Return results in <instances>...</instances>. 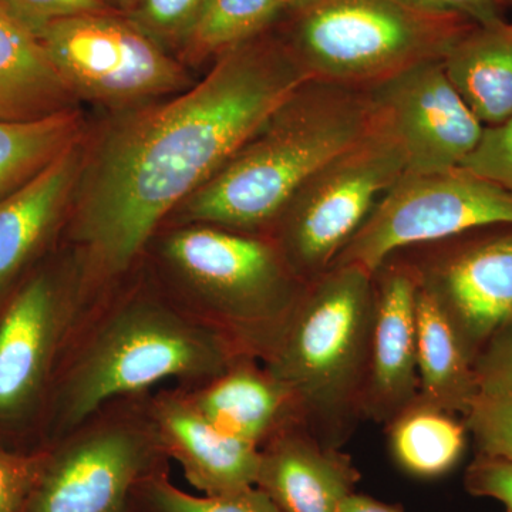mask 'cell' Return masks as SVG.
Masks as SVG:
<instances>
[{
  "instance_id": "cell-1",
  "label": "cell",
  "mask_w": 512,
  "mask_h": 512,
  "mask_svg": "<svg viewBox=\"0 0 512 512\" xmlns=\"http://www.w3.org/2000/svg\"><path fill=\"white\" fill-rule=\"evenodd\" d=\"M308 79L284 39L222 53L200 83L107 131L83 177L79 238L107 274L124 271L165 215L210 181Z\"/></svg>"
},
{
  "instance_id": "cell-2",
  "label": "cell",
  "mask_w": 512,
  "mask_h": 512,
  "mask_svg": "<svg viewBox=\"0 0 512 512\" xmlns=\"http://www.w3.org/2000/svg\"><path fill=\"white\" fill-rule=\"evenodd\" d=\"M375 127L367 89L306 80L184 202V218L245 234L276 224L295 192L319 168Z\"/></svg>"
},
{
  "instance_id": "cell-3",
  "label": "cell",
  "mask_w": 512,
  "mask_h": 512,
  "mask_svg": "<svg viewBox=\"0 0 512 512\" xmlns=\"http://www.w3.org/2000/svg\"><path fill=\"white\" fill-rule=\"evenodd\" d=\"M373 275L335 265L306 285L264 367L291 394L302 426L340 448L363 419Z\"/></svg>"
},
{
  "instance_id": "cell-4",
  "label": "cell",
  "mask_w": 512,
  "mask_h": 512,
  "mask_svg": "<svg viewBox=\"0 0 512 512\" xmlns=\"http://www.w3.org/2000/svg\"><path fill=\"white\" fill-rule=\"evenodd\" d=\"M244 353L210 322L184 318L151 302H134L111 316L52 399L49 423L66 433L121 394L163 380H210Z\"/></svg>"
},
{
  "instance_id": "cell-5",
  "label": "cell",
  "mask_w": 512,
  "mask_h": 512,
  "mask_svg": "<svg viewBox=\"0 0 512 512\" xmlns=\"http://www.w3.org/2000/svg\"><path fill=\"white\" fill-rule=\"evenodd\" d=\"M473 26L403 0H313L293 10L284 42L309 80L370 89L414 64L443 60Z\"/></svg>"
},
{
  "instance_id": "cell-6",
  "label": "cell",
  "mask_w": 512,
  "mask_h": 512,
  "mask_svg": "<svg viewBox=\"0 0 512 512\" xmlns=\"http://www.w3.org/2000/svg\"><path fill=\"white\" fill-rule=\"evenodd\" d=\"M164 249L210 313L211 325L244 355L264 360L306 288L275 242L197 224L171 235Z\"/></svg>"
},
{
  "instance_id": "cell-7",
  "label": "cell",
  "mask_w": 512,
  "mask_h": 512,
  "mask_svg": "<svg viewBox=\"0 0 512 512\" xmlns=\"http://www.w3.org/2000/svg\"><path fill=\"white\" fill-rule=\"evenodd\" d=\"M404 173L402 151L377 119L369 136L319 168L276 221L274 242L296 278L308 285L325 274Z\"/></svg>"
},
{
  "instance_id": "cell-8",
  "label": "cell",
  "mask_w": 512,
  "mask_h": 512,
  "mask_svg": "<svg viewBox=\"0 0 512 512\" xmlns=\"http://www.w3.org/2000/svg\"><path fill=\"white\" fill-rule=\"evenodd\" d=\"M498 224H512V192L500 185L463 167L404 173L377 201L332 266L356 265L373 275L404 248Z\"/></svg>"
},
{
  "instance_id": "cell-9",
  "label": "cell",
  "mask_w": 512,
  "mask_h": 512,
  "mask_svg": "<svg viewBox=\"0 0 512 512\" xmlns=\"http://www.w3.org/2000/svg\"><path fill=\"white\" fill-rule=\"evenodd\" d=\"M37 39L73 94L100 103L154 99L190 83L163 46L114 10L56 20Z\"/></svg>"
},
{
  "instance_id": "cell-10",
  "label": "cell",
  "mask_w": 512,
  "mask_h": 512,
  "mask_svg": "<svg viewBox=\"0 0 512 512\" xmlns=\"http://www.w3.org/2000/svg\"><path fill=\"white\" fill-rule=\"evenodd\" d=\"M67 312L62 286L46 272L0 301V444L26 436L45 413Z\"/></svg>"
},
{
  "instance_id": "cell-11",
  "label": "cell",
  "mask_w": 512,
  "mask_h": 512,
  "mask_svg": "<svg viewBox=\"0 0 512 512\" xmlns=\"http://www.w3.org/2000/svg\"><path fill=\"white\" fill-rule=\"evenodd\" d=\"M376 119L396 141L406 173L461 167L484 126L448 80L443 60L414 64L367 89Z\"/></svg>"
},
{
  "instance_id": "cell-12",
  "label": "cell",
  "mask_w": 512,
  "mask_h": 512,
  "mask_svg": "<svg viewBox=\"0 0 512 512\" xmlns=\"http://www.w3.org/2000/svg\"><path fill=\"white\" fill-rule=\"evenodd\" d=\"M426 264H414L420 285L433 296L476 362L512 315V224L488 225L440 242Z\"/></svg>"
},
{
  "instance_id": "cell-13",
  "label": "cell",
  "mask_w": 512,
  "mask_h": 512,
  "mask_svg": "<svg viewBox=\"0 0 512 512\" xmlns=\"http://www.w3.org/2000/svg\"><path fill=\"white\" fill-rule=\"evenodd\" d=\"M151 463L146 436L109 426L46 450L22 512H127Z\"/></svg>"
},
{
  "instance_id": "cell-14",
  "label": "cell",
  "mask_w": 512,
  "mask_h": 512,
  "mask_svg": "<svg viewBox=\"0 0 512 512\" xmlns=\"http://www.w3.org/2000/svg\"><path fill=\"white\" fill-rule=\"evenodd\" d=\"M419 286V271L410 262L387 259L373 274L363 419L387 424L419 396L416 359Z\"/></svg>"
},
{
  "instance_id": "cell-15",
  "label": "cell",
  "mask_w": 512,
  "mask_h": 512,
  "mask_svg": "<svg viewBox=\"0 0 512 512\" xmlns=\"http://www.w3.org/2000/svg\"><path fill=\"white\" fill-rule=\"evenodd\" d=\"M359 480L348 454L295 424L261 447L255 487L284 512H339Z\"/></svg>"
},
{
  "instance_id": "cell-16",
  "label": "cell",
  "mask_w": 512,
  "mask_h": 512,
  "mask_svg": "<svg viewBox=\"0 0 512 512\" xmlns=\"http://www.w3.org/2000/svg\"><path fill=\"white\" fill-rule=\"evenodd\" d=\"M158 443L205 495L255 487L261 448L218 429L190 397L163 396L153 410Z\"/></svg>"
},
{
  "instance_id": "cell-17",
  "label": "cell",
  "mask_w": 512,
  "mask_h": 512,
  "mask_svg": "<svg viewBox=\"0 0 512 512\" xmlns=\"http://www.w3.org/2000/svg\"><path fill=\"white\" fill-rule=\"evenodd\" d=\"M252 359L239 357L190 400L218 429L261 448L276 434L302 423L284 384Z\"/></svg>"
},
{
  "instance_id": "cell-18",
  "label": "cell",
  "mask_w": 512,
  "mask_h": 512,
  "mask_svg": "<svg viewBox=\"0 0 512 512\" xmlns=\"http://www.w3.org/2000/svg\"><path fill=\"white\" fill-rule=\"evenodd\" d=\"M77 144L0 198V296L42 247L79 178Z\"/></svg>"
},
{
  "instance_id": "cell-19",
  "label": "cell",
  "mask_w": 512,
  "mask_h": 512,
  "mask_svg": "<svg viewBox=\"0 0 512 512\" xmlns=\"http://www.w3.org/2000/svg\"><path fill=\"white\" fill-rule=\"evenodd\" d=\"M72 96L35 33L0 3V120L29 121L70 110Z\"/></svg>"
},
{
  "instance_id": "cell-20",
  "label": "cell",
  "mask_w": 512,
  "mask_h": 512,
  "mask_svg": "<svg viewBox=\"0 0 512 512\" xmlns=\"http://www.w3.org/2000/svg\"><path fill=\"white\" fill-rule=\"evenodd\" d=\"M444 70L484 127L512 120V22L473 26L443 59Z\"/></svg>"
},
{
  "instance_id": "cell-21",
  "label": "cell",
  "mask_w": 512,
  "mask_h": 512,
  "mask_svg": "<svg viewBox=\"0 0 512 512\" xmlns=\"http://www.w3.org/2000/svg\"><path fill=\"white\" fill-rule=\"evenodd\" d=\"M419 397L444 412L466 416L480 394L474 363L447 316L423 286L416 301Z\"/></svg>"
},
{
  "instance_id": "cell-22",
  "label": "cell",
  "mask_w": 512,
  "mask_h": 512,
  "mask_svg": "<svg viewBox=\"0 0 512 512\" xmlns=\"http://www.w3.org/2000/svg\"><path fill=\"white\" fill-rule=\"evenodd\" d=\"M386 426L390 453L410 476L429 480L446 476L466 451L468 430L463 417L419 396Z\"/></svg>"
},
{
  "instance_id": "cell-23",
  "label": "cell",
  "mask_w": 512,
  "mask_h": 512,
  "mask_svg": "<svg viewBox=\"0 0 512 512\" xmlns=\"http://www.w3.org/2000/svg\"><path fill=\"white\" fill-rule=\"evenodd\" d=\"M76 111L42 119L0 120V198L16 190L79 140Z\"/></svg>"
},
{
  "instance_id": "cell-24",
  "label": "cell",
  "mask_w": 512,
  "mask_h": 512,
  "mask_svg": "<svg viewBox=\"0 0 512 512\" xmlns=\"http://www.w3.org/2000/svg\"><path fill=\"white\" fill-rule=\"evenodd\" d=\"M284 10V0H205L184 42L188 56L222 55L265 33Z\"/></svg>"
},
{
  "instance_id": "cell-25",
  "label": "cell",
  "mask_w": 512,
  "mask_h": 512,
  "mask_svg": "<svg viewBox=\"0 0 512 512\" xmlns=\"http://www.w3.org/2000/svg\"><path fill=\"white\" fill-rule=\"evenodd\" d=\"M138 488L151 512H284L258 487L237 493L194 495L180 490L165 474L151 473Z\"/></svg>"
},
{
  "instance_id": "cell-26",
  "label": "cell",
  "mask_w": 512,
  "mask_h": 512,
  "mask_svg": "<svg viewBox=\"0 0 512 512\" xmlns=\"http://www.w3.org/2000/svg\"><path fill=\"white\" fill-rule=\"evenodd\" d=\"M463 420L476 454L512 463V392L478 394Z\"/></svg>"
},
{
  "instance_id": "cell-27",
  "label": "cell",
  "mask_w": 512,
  "mask_h": 512,
  "mask_svg": "<svg viewBox=\"0 0 512 512\" xmlns=\"http://www.w3.org/2000/svg\"><path fill=\"white\" fill-rule=\"evenodd\" d=\"M205 0H133L126 18L158 45L187 39Z\"/></svg>"
},
{
  "instance_id": "cell-28",
  "label": "cell",
  "mask_w": 512,
  "mask_h": 512,
  "mask_svg": "<svg viewBox=\"0 0 512 512\" xmlns=\"http://www.w3.org/2000/svg\"><path fill=\"white\" fill-rule=\"evenodd\" d=\"M46 450L20 451L0 444V512H22Z\"/></svg>"
},
{
  "instance_id": "cell-29",
  "label": "cell",
  "mask_w": 512,
  "mask_h": 512,
  "mask_svg": "<svg viewBox=\"0 0 512 512\" xmlns=\"http://www.w3.org/2000/svg\"><path fill=\"white\" fill-rule=\"evenodd\" d=\"M461 167L512 192V120L485 127L476 150Z\"/></svg>"
},
{
  "instance_id": "cell-30",
  "label": "cell",
  "mask_w": 512,
  "mask_h": 512,
  "mask_svg": "<svg viewBox=\"0 0 512 512\" xmlns=\"http://www.w3.org/2000/svg\"><path fill=\"white\" fill-rule=\"evenodd\" d=\"M0 3L36 36L56 20L113 10L106 0H0Z\"/></svg>"
},
{
  "instance_id": "cell-31",
  "label": "cell",
  "mask_w": 512,
  "mask_h": 512,
  "mask_svg": "<svg viewBox=\"0 0 512 512\" xmlns=\"http://www.w3.org/2000/svg\"><path fill=\"white\" fill-rule=\"evenodd\" d=\"M480 393L512 392V315L495 330L474 362Z\"/></svg>"
},
{
  "instance_id": "cell-32",
  "label": "cell",
  "mask_w": 512,
  "mask_h": 512,
  "mask_svg": "<svg viewBox=\"0 0 512 512\" xmlns=\"http://www.w3.org/2000/svg\"><path fill=\"white\" fill-rule=\"evenodd\" d=\"M464 487L474 497L494 498L512 510L511 461L476 454L464 474Z\"/></svg>"
},
{
  "instance_id": "cell-33",
  "label": "cell",
  "mask_w": 512,
  "mask_h": 512,
  "mask_svg": "<svg viewBox=\"0 0 512 512\" xmlns=\"http://www.w3.org/2000/svg\"><path fill=\"white\" fill-rule=\"evenodd\" d=\"M431 15L466 19L477 26H493L507 20L501 0H403Z\"/></svg>"
},
{
  "instance_id": "cell-34",
  "label": "cell",
  "mask_w": 512,
  "mask_h": 512,
  "mask_svg": "<svg viewBox=\"0 0 512 512\" xmlns=\"http://www.w3.org/2000/svg\"><path fill=\"white\" fill-rule=\"evenodd\" d=\"M339 512H403L396 505L382 503L367 495L352 494L343 501Z\"/></svg>"
},
{
  "instance_id": "cell-35",
  "label": "cell",
  "mask_w": 512,
  "mask_h": 512,
  "mask_svg": "<svg viewBox=\"0 0 512 512\" xmlns=\"http://www.w3.org/2000/svg\"><path fill=\"white\" fill-rule=\"evenodd\" d=\"M313 2V0H284L286 9H299L302 6L308 5V3Z\"/></svg>"
},
{
  "instance_id": "cell-36",
  "label": "cell",
  "mask_w": 512,
  "mask_h": 512,
  "mask_svg": "<svg viewBox=\"0 0 512 512\" xmlns=\"http://www.w3.org/2000/svg\"><path fill=\"white\" fill-rule=\"evenodd\" d=\"M114 3H117V5L121 6V8H124L126 10L128 8V5H130L133 0H113Z\"/></svg>"
},
{
  "instance_id": "cell-37",
  "label": "cell",
  "mask_w": 512,
  "mask_h": 512,
  "mask_svg": "<svg viewBox=\"0 0 512 512\" xmlns=\"http://www.w3.org/2000/svg\"><path fill=\"white\" fill-rule=\"evenodd\" d=\"M501 2H503L505 12H507V10H511V12H512V0H501ZM511 22H512V20H511Z\"/></svg>"
},
{
  "instance_id": "cell-38",
  "label": "cell",
  "mask_w": 512,
  "mask_h": 512,
  "mask_svg": "<svg viewBox=\"0 0 512 512\" xmlns=\"http://www.w3.org/2000/svg\"><path fill=\"white\" fill-rule=\"evenodd\" d=\"M505 512H512V510H508V508H507V511H505Z\"/></svg>"
}]
</instances>
